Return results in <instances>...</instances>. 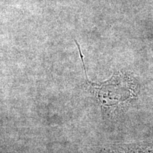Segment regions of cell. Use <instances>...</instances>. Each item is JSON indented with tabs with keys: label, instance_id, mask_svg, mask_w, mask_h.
<instances>
[{
	"label": "cell",
	"instance_id": "1",
	"mask_svg": "<svg viewBox=\"0 0 153 153\" xmlns=\"http://www.w3.org/2000/svg\"><path fill=\"white\" fill-rule=\"evenodd\" d=\"M87 83L89 90L106 110L116 109L135 96L133 81L122 72H114L106 82L94 83L87 79Z\"/></svg>",
	"mask_w": 153,
	"mask_h": 153
}]
</instances>
